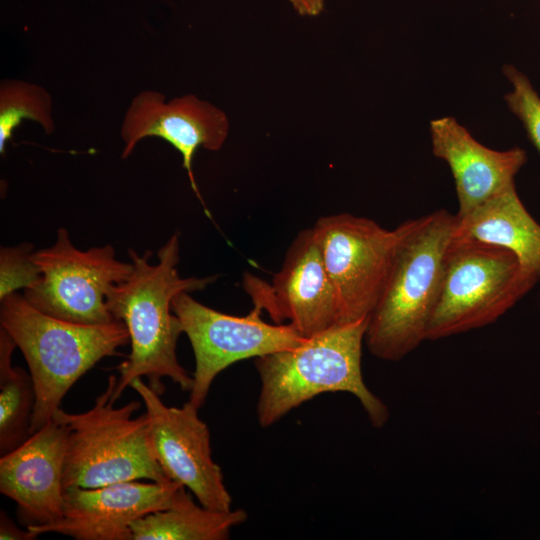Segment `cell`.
Returning a JSON list of instances; mask_svg holds the SVG:
<instances>
[{"instance_id":"cell-8","label":"cell","mask_w":540,"mask_h":540,"mask_svg":"<svg viewBox=\"0 0 540 540\" xmlns=\"http://www.w3.org/2000/svg\"><path fill=\"white\" fill-rule=\"evenodd\" d=\"M32 259L40 278L23 295L35 308L83 325L115 321L106 296L113 285L129 277L133 264L118 260L111 245L82 251L72 244L68 230L59 228L55 243L34 251Z\"/></svg>"},{"instance_id":"cell-3","label":"cell","mask_w":540,"mask_h":540,"mask_svg":"<svg viewBox=\"0 0 540 540\" xmlns=\"http://www.w3.org/2000/svg\"><path fill=\"white\" fill-rule=\"evenodd\" d=\"M368 321L339 324L296 347L256 358L261 381L259 424L269 427L322 393L347 392L360 401L374 427H383L389 419L388 407L368 389L361 370Z\"/></svg>"},{"instance_id":"cell-21","label":"cell","mask_w":540,"mask_h":540,"mask_svg":"<svg viewBox=\"0 0 540 540\" xmlns=\"http://www.w3.org/2000/svg\"><path fill=\"white\" fill-rule=\"evenodd\" d=\"M33 246L22 243L12 247H2L0 251V300L27 289L40 278L38 266L32 259Z\"/></svg>"},{"instance_id":"cell-1","label":"cell","mask_w":540,"mask_h":540,"mask_svg":"<svg viewBox=\"0 0 540 540\" xmlns=\"http://www.w3.org/2000/svg\"><path fill=\"white\" fill-rule=\"evenodd\" d=\"M179 235L173 234L157 253L158 262L150 263L151 251L138 254L129 250L133 270L129 277L113 285L107 296L108 310L122 321L129 333L131 351L118 366L120 377L112 399L116 402L136 378L147 377L149 386L161 395L162 378H169L183 391H191L193 376L180 365L176 355L182 331L172 311V300L181 292L203 290L217 276L181 277Z\"/></svg>"},{"instance_id":"cell-20","label":"cell","mask_w":540,"mask_h":540,"mask_svg":"<svg viewBox=\"0 0 540 540\" xmlns=\"http://www.w3.org/2000/svg\"><path fill=\"white\" fill-rule=\"evenodd\" d=\"M503 73L512 85L505 101L522 122L527 135L540 153V97L529 79L512 65H505Z\"/></svg>"},{"instance_id":"cell-17","label":"cell","mask_w":540,"mask_h":540,"mask_svg":"<svg viewBox=\"0 0 540 540\" xmlns=\"http://www.w3.org/2000/svg\"><path fill=\"white\" fill-rule=\"evenodd\" d=\"M246 519L243 509L212 510L196 505L188 495L175 507L137 519L131 525L132 540H224Z\"/></svg>"},{"instance_id":"cell-6","label":"cell","mask_w":540,"mask_h":540,"mask_svg":"<svg viewBox=\"0 0 540 540\" xmlns=\"http://www.w3.org/2000/svg\"><path fill=\"white\" fill-rule=\"evenodd\" d=\"M536 283V278L511 251L452 235L426 340L450 337L495 322Z\"/></svg>"},{"instance_id":"cell-18","label":"cell","mask_w":540,"mask_h":540,"mask_svg":"<svg viewBox=\"0 0 540 540\" xmlns=\"http://www.w3.org/2000/svg\"><path fill=\"white\" fill-rule=\"evenodd\" d=\"M16 344L0 328V454L21 445L31 434L36 402L33 379L24 369L12 366Z\"/></svg>"},{"instance_id":"cell-14","label":"cell","mask_w":540,"mask_h":540,"mask_svg":"<svg viewBox=\"0 0 540 540\" xmlns=\"http://www.w3.org/2000/svg\"><path fill=\"white\" fill-rule=\"evenodd\" d=\"M68 430L51 419L0 458V492L18 507L27 526H46L63 515V469Z\"/></svg>"},{"instance_id":"cell-11","label":"cell","mask_w":540,"mask_h":540,"mask_svg":"<svg viewBox=\"0 0 540 540\" xmlns=\"http://www.w3.org/2000/svg\"><path fill=\"white\" fill-rule=\"evenodd\" d=\"M243 287L253 305L266 311L276 324L287 320L305 338L339 325L335 291L313 227L294 238L272 283L245 273Z\"/></svg>"},{"instance_id":"cell-19","label":"cell","mask_w":540,"mask_h":540,"mask_svg":"<svg viewBox=\"0 0 540 540\" xmlns=\"http://www.w3.org/2000/svg\"><path fill=\"white\" fill-rule=\"evenodd\" d=\"M24 119L37 122L46 134H52V98L41 86L21 80L5 79L0 84V153L13 138Z\"/></svg>"},{"instance_id":"cell-23","label":"cell","mask_w":540,"mask_h":540,"mask_svg":"<svg viewBox=\"0 0 540 540\" xmlns=\"http://www.w3.org/2000/svg\"><path fill=\"white\" fill-rule=\"evenodd\" d=\"M301 16L315 17L324 9L326 0H288Z\"/></svg>"},{"instance_id":"cell-9","label":"cell","mask_w":540,"mask_h":540,"mask_svg":"<svg viewBox=\"0 0 540 540\" xmlns=\"http://www.w3.org/2000/svg\"><path fill=\"white\" fill-rule=\"evenodd\" d=\"M172 311L191 343L195 370L188 402L199 409L216 376L235 362L296 347L305 341L289 323L269 324L263 310L253 305L245 316L219 312L181 292Z\"/></svg>"},{"instance_id":"cell-12","label":"cell","mask_w":540,"mask_h":540,"mask_svg":"<svg viewBox=\"0 0 540 540\" xmlns=\"http://www.w3.org/2000/svg\"><path fill=\"white\" fill-rule=\"evenodd\" d=\"M189 494L178 482L138 480L97 488L64 490L63 515L46 526H27L36 535L54 532L76 540H132L131 525L139 518L180 504Z\"/></svg>"},{"instance_id":"cell-4","label":"cell","mask_w":540,"mask_h":540,"mask_svg":"<svg viewBox=\"0 0 540 540\" xmlns=\"http://www.w3.org/2000/svg\"><path fill=\"white\" fill-rule=\"evenodd\" d=\"M0 326L21 350L34 382L30 434L45 426L66 393L104 357L129 342L122 321L83 325L47 315L14 292L0 300Z\"/></svg>"},{"instance_id":"cell-10","label":"cell","mask_w":540,"mask_h":540,"mask_svg":"<svg viewBox=\"0 0 540 540\" xmlns=\"http://www.w3.org/2000/svg\"><path fill=\"white\" fill-rule=\"evenodd\" d=\"M130 386L144 403L152 450L167 477L189 489L203 507L231 510L232 499L212 458L209 429L198 409L188 401L182 407L167 406L142 378Z\"/></svg>"},{"instance_id":"cell-2","label":"cell","mask_w":540,"mask_h":540,"mask_svg":"<svg viewBox=\"0 0 540 540\" xmlns=\"http://www.w3.org/2000/svg\"><path fill=\"white\" fill-rule=\"evenodd\" d=\"M455 223L456 215L440 209L398 226L394 264L366 330L372 355L398 361L426 340Z\"/></svg>"},{"instance_id":"cell-15","label":"cell","mask_w":540,"mask_h":540,"mask_svg":"<svg viewBox=\"0 0 540 540\" xmlns=\"http://www.w3.org/2000/svg\"><path fill=\"white\" fill-rule=\"evenodd\" d=\"M430 136L433 154L448 164L453 175L458 216L514 186L516 174L527 161L519 147L499 151L484 146L454 117L432 120Z\"/></svg>"},{"instance_id":"cell-7","label":"cell","mask_w":540,"mask_h":540,"mask_svg":"<svg viewBox=\"0 0 540 540\" xmlns=\"http://www.w3.org/2000/svg\"><path fill=\"white\" fill-rule=\"evenodd\" d=\"M323 263L333 285L339 324L369 318L389 279L399 227L349 213L320 217L313 226Z\"/></svg>"},{"instance_id":"cell-13","label":"cell","mask_w":540,"mask_h":540,"mask_svg":"<svg viewBox=\"0 0 540 540\" xmlns=\"http://www.w3.org/2000/svg\"><path fill=\"white\" fill-rule=\"evenodd\" d=\"M228 134L227 115L210 102L193 94L166 101L164 94L146 90L133 98L125 113L121 157L126 159L146 137L165 140L181 154L191 187L201 200L192 170L194 155L200 147L210 151L221 149Z\"/></svg>"},{"instance_id":"cell-5","label":"cell","mask_w":540,"mask_h":540,"mask_svg":"<svg viewBox=\"0 0 540 540\" xmlns=\"http://www.w3.org/2000/svg\"><path fill=\"white\" fill-rule=\"evenodd\" d=\"M118 378L111 375L105 391L92 408L69 413L58 408L53 419L68 430L63 469V489L97 488L117 482L170 480L152 450L147 414L133 417L141 403L131 401L114 407Z\"/></svg>"},{"instance_id":"cell-16","label":"cell","mask_w":540,"mask_h":540,"mask_svg":"<svg viewBox=\"0 0 540 540\" xmlns=\"http://www.w3.org/2000/svg\"><path fill=\"white\" fill-rule=\"evenodd\" d=\"M453 236L511 251L521 266L540 282V224L525 208L515 185L471 212L456 215Z\"/></svg>"},{"instance_id":"cell-22","label":"cell","mask_w":540,"mask_h":540,"mask_svg":"<svg viewBox=\"0 0 540 540\" xmlns=\"http://www.w3.org/2000/svg\"><path fill=\"white\" fill-rule=\"evenodd\" d=\"M38 535L27 528L22 530L7 516L4 511L0 513V539L1 540H33Z\"/></svg>"}]
</instances>
